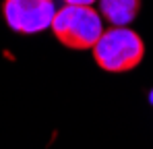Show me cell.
Returning a JSON list of instances; mask_svg holds the SVG:
<instances>
[{
	"label": "cell",
	"instance_id": "6da1fadb",
	"mask_svg": "<svg viewBox=\"0 0 153 149\" xmlns=\"http://www.w3.org/2000/svg\"><path fill=\"white\" fill-rule=\"evenodd\" d=\"M95 64L105 73H128L145 58V42L130 27L103 29L97 44L91 48Z\"/></svg>",
	"mask_w": 153,
	"mask_h": 149
},
{
	"label": "cell",
	"instance_id": "7a4b0ae2",
	"mask_svg": "<svg viewBox=\"0 0 153 149\" xmlns=\"http://www.w3.org/2000/svg\"><path fill=\"white\" fill-rule=\"evenodd\" d=\"M54 37L71 50H91L103 33L102 13L87 4H64L50 25Z\"/></svg>",
	"mask_w": 153,
	"mask_h": 149
},
{
	"label": "cell",
	"instance_id": "3957f363",
	"mask_svg": "<svg viewBox=\"0 0 153 149\" xmlns=\"http://www.w3.org/2000/svg\"><path fill=\"white\" fill-rule=\"evenodd\" d=\"M54 0H4L2 15L6 25L21 35L46 31L56 15Z\"/></svg>",
	"mask_w": 153,
	"mask_h": 149
},
{
	"label": "cell",
	"instance_id": "277c9868",
	"mask_svg": "<svg viewBox=\"0 0 153 149\" xmlns=\"http://www.w3.org/2000/svg\"><path fill=\"white\" fill-rule=\"evenodd\" d=\"M141 10V0H100L102 17L114 27L130 25Z\"/></svg>",
	"mask_w": 153,
	"mask_h": 149
},
{
	"label": "cell",
	"instance_id": "5b68a950",
	"mask_svg": "<svg viewBox=\"0 0 153 149\" xmlns=\"http://www.w3.org/2000/svg\"><path fill=\"white\" fill-rule=\"evenodd\" d=\"M93 2L97 0H64V4H87V6H91Z\"/></svg>",
	"mask_w": 153,
	"mask_h": 149
},
{
	"label": "cell",
	"instance_id": "8992f818",
	"mask_svg": "<svg viewBox=\"0 0 153 149\" xmlns=\"http://www.w3.org/2000/svg\"><path fill=\"white\" fill-rule=\"evenodd\" d=\"M149 101L153 104V89H151V93H149Z\"/></svg>",
	"mask_w": 153,
	"mask_h": 149
}]
</instances>
